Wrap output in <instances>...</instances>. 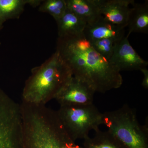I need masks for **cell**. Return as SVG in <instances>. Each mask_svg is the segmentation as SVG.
I'll return each instance as SVG.
<instances>
[{"label": "cell", "mask_w": 148, "mask_h": 148, "mask_svg": "<svg viewBox=\"0 0 148 148\" xmlns=\"http://www.w3.org/2000/svg\"><path fill=\"white\" fill-rule=\"evenodd\" d=\"M56 51L71 69L73 77L95 92L105 93L122 85L119 70L96 51L83 34L58 37Z\"/></svg>", "instance_id": "6da1fadb"}, {"label": "cell", "mask_w": 148, "mask_h": 148, "mask_svg": "<svg viewBox=\"0 0 148 148\" xmlns=\"http://www.w3.org/2000/svg\"><path fill=\"white\" fill-rule=\"evenodd\" d=\"M73 77L71 69L56 51L41 65L32 69L23 88L22 102L46 106L55 99Z\"/></svg>", "instance_id": "7a4b0ae2"}, {"label": "cell", "mask_w": 148, "mask_h": 148, "mask_svg": "<svg viewBox=\"0 0 148 148\" xmlns=\"http://www.w3.org/2000/svg\"><path fill=\"white\" fill-rule=\"evenodd\" d=\"M21 148L82 147L70 137L57 114L45 112L24 121Z\"/></svg>", "instance_id": "3957f363"}, {"label": "cell", "mask_w": 148, "mask_h": 148, "mask_svg": "<svg viewBox=\"0 0 148 148\" xmlns=\"http://www.w3.org/2000/svg\"><path fill=\"white\" fill-rule=\"evenodd\" d=\"M103 125L108 132L124 148H148V121H138L136 112L127 104L103 113Z\"/></svg>", "instance_id": "277c9868"}, {"label": "cell", "mask_w": 148, "mask_h": 148, "mask_svg": "<svg viewBox=\"0 0 148 148\" xmlns=\"http://www.w3.org/2000/svg\"><path fill=\"white\" fill-rule=\"evenodd\" d=\"M56 111L66 131L75 141L84 140L91 130L96 131L103 124V113L93 104L61 106Z\"/></svg>", "instance_id": "5b68a950"}, {"label": "cell", "mask_w": 148, "mask_h": 148, "mask_svg": "<svg viewBox=\"0 0 148 148\" xmlns=\"http://www.w3.org/2000/svg\"><path fill=\"white\" fill-rule=\"evenodd\" d=\"M22 134L20 104L0 88V148H21Z\"/></svg>", "instance_id": "8992f818"}, {"label": "cell", "mask_w": 148, "mask_h": 148, "mask_svg": "<svg viewBox=\"0 0 148 148\" xmlns=\"http://www.w3.org/2000/svg\"><path fill=\"white\" fill-rule=\"evenodd\" d=\"M128 33L117 42L109 62L119 71H140L147 68L148 62L143 59L132 47L128 40Z\"/></svg>", "instance_id": "52a82bcc"}, {"label": "cell", "mask_w": 148, "mask_h": 148, "mask_svg": "<svg viewBox=\"0 0 148 148\" xmlns=\"http://www.w3.org/2000/svg\"><path fill=\"white\" fill-rule=\"evenodd\" d=\"M95 92L86 84L73 77L55 99L60 106H86L93 104Z\"/></svg>", "instance_id": "ba28073f"}, {"label": "cell", "mask_w": 148, "mask_h": 148, "mask_svg": "<svg viewBox=\"0 0 148 148\" xmlns=\"http://www.w3.org/2000/svg\"><path fill=\"white\" fill-rule=\"evenodd\" d=\"M102 16L111 24L125 29L127 27L130 8L134 0H97Z\"/></svg>", "instance_id": "9c48e42d"}, {"label": "cell", "mask_w": 148, "mask_h": 148, "mask_svg": "<svg viewBox=\"0 0 148 148\" xmlns=\"http://www.w3.org/2000/svg\"><path fill=\"white\" fill-rule=\"evenodd\" d=\"M124 29L109 23L103 16L95 24H86L83 34L89 41L107 38L120 40L124 36Z\"/></svg>", "instance_id": "30bf717a"}, {"label": "cell", "mask_w": 148, "mask_h": 148, "mask_svg": "<svg viewBox=\"0 0 148 148\" xmlns=\"http://www.w3.org/2000/svg\"><path fill=\"white\" fill-rule=\"evenodd\" d=\"M67 9L86 24H95L103 17L97 0H66Z\"/></svg>", "instance_id": "8fae6325"}, {"label": "cell", "mask_w": 148, "mask_h": 148, "mask_svg": "<svg viewBox=\"0 0 148 148\" xmlns=\"http://www.w3.org/2000/svg\"><path fill=\"white\" fill-rule=\"evenodd\" d=\"M56 22L59 38L82 34L86 25L84 20L68 9L63 16Z\"/></svg>", "instance_id": "7c38bea8"}, {"label": "cell", "mask_w": 148, "mask_h": 148, "mask_svg": "<svg viewBox=\"0 0 148 148\" xmlns=\"http://www.w3.org/2000/svg\"><path fill=\"white\" fill-rule=\"evenodd\" d=\"M43 0H0V21L4 23L10 19L20 17L26 5L39 6Z\"/></svg>", "instance_id": "4fadbf2b"}, {"label": "cell", "mask_w": 148, "mask_h": 148, "mask_svg": "<svg viewBox=\"0 0 148 148\" xmlns=\"http://www.w3.org/2000/svg\"><path fill=\"white\" fill-rule=\"evenodd\" d=\"M130 8L127 25L129 32L145 33L148 32V1L144 3L132 4Z\"/></svg>", "instance_id": "5bb4252c"}, {"label": "cell", "mask_w": 148, "mask_h": 148, "mask_svg": "<svg viewBox=\"0 0 148 148\" xmlns=\"http://www.w3.org/2000/svg\"><path fill=\"white\" fill-rule=\"evenodd\" d=\"M93 137L84 140L82 148H124L108 132L98 129Z\"/></svg>", "instance_id": "9a60e30c"}, {"label": "cell", "mask_w": 148, "mask_h": 148, "mask_svg": "<svg viewBox=\"0 0 148 148\" xmlns=\"http://www.w3.org/2000/svg\"><path fill=\"white\" fill-rule=\"evenodd\" d=\"M40 12L49 14L56 21L63 16L67 9L66 0H45L39 6Z\"/></svg>", "instance_id": "2e32d148"}, {"label": "cell", "mask_w": 148, "mask_h": 148, "mask_svg": "<svg viewBox=\"0 0 148 148\" xmlns=\"http://www.w3.org/2000/svg\"><path fill=\"white\" fill-rule=\"evenodd\" d=\"M119 40L107 38L89 41L97 52L109 61L113 53L117 42Z\"/></svg>", "instance_id": "e0dca14e"}, {"label": "cell", "mask_w": 148, "mask_h": 148, "mask_svg": "<svg viewBox=\"0 0 148 148\" xmlns=\"http://www.w3.org/2000/svg\"><path fill=\"white\" fill-rule=\"evenodd\" d=\"M140 71L143 75V79L142 85L143 88L147 89L148 88V70L147 68L141 69Z\"/></svg>", "instance_id": "ac0fdd59"}, {"label": "cell", "mask_w": 148, "mask_h": 148, "mask_svg": "<svg viewBox=\"0 0 148 148\" xmlns=\"http://www.w3.org/2000/svg\"><path fill=\"white\" fill-rule=\"evenodd\" d=\"M3 24L4 23H3L2 22L0 21V31L2 30V29L3 27Z\"/></svg>", "instance_id": "d6986e66"}]
</instances>
